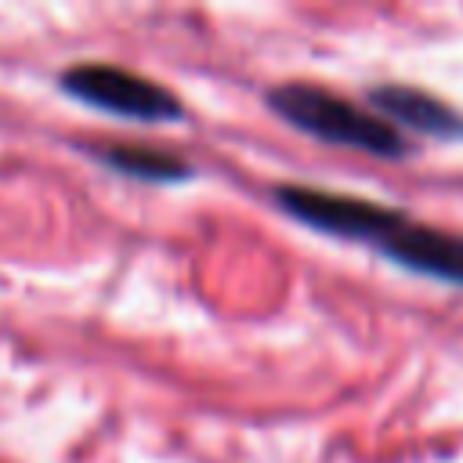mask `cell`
Instances as JSON below:
<instances>
[{
  "label": "cell",
  "instance_id": "obj_1",
  "mask_svg": "<svg viewBox=\"0 0 463 463\" xmlns=\"http://www.w3.org/2000/svg\"><path fill=\"white\" fill-rule=\"evenodd\" d=\"M268 105L289 127L326 145H340L376 159H405L412 152L402 130L387 127L376 112L315 83H279L268 90Z\"/></svg>",
  "mask_w": 463,
  "mask_h": 463
},
{
  "label": "cell",
  "instance_id": "obj_2",
  "mask_svg": "<svg viewBox=\"0 0 463 463\" xmlns=\"http://www.w3.org/2000/svg\"><path fill=\"white\" fill-rule=\"evenodd\" d=\"M61 87L65 94L80 98L90 109L137 123H174L184 112L181 101L163 83L112 61H80L61 72Z\"/></svg>",
  "mask_w": 463,
  "mask_h": 463
},
{
  "label": "cell",
  "instance_id": "obj_3",
  "mask_svg": "<svg viewBox=\"0 0 463 463\" xmlns=\"http://www.w3.org/2000/svg\"><path fill=\"white\" fill-rule=\"evenodd\" d=\"M275 203L282 213H289L293 221H300L322 235L369 242V246H376L383 239V232L402 217V210H394V206H383V203H373L362 195L315 188V184H279Z\"/></svg>",
  "mask_w": 463,
  "mask_h": 463
},
{
  "label": "cell",
  "instance_id": "obj_4",
  "mask_svg": "<svg viewBox=\"0 0 463 463\" xmlns=\"http://www.w3.org/2000/svg\"><path fill=\"white\" fill-rule=\"evenodd\" d=\"M376 250L405 271H416L423 279H438V282H449V286L463 289V235L420 224L409 213H402L383 232Z\"/></svg>",
  "mask_w": 463,
  "mask_h": 463
},
{
  "label": "cell",
  "instance_id": "obj_5",
  "mask_svg": "<svg viewBox=\"0 0 463 463\" xmlns=\"http://www.w3.org/2000/svg\"><path fill=\"white\" fill-rule=\"evenodd\" d=\"M369 112H376L387 127H405L412 134H423V137H438V141H459L463 137V116L420 90V87H405V83H380L369 90Z\"/></svg>",
  "mask_w": 463,
  "mask_h": 463
},
{
  "label": "cell",
  "instance_id": "obj_6",
  "mask_svg": "<svg viewBox=\"0 0 463 463\" xmlns=\"http://www.w3.org/2000/svg\"><path fill=\"white\" fill-rule=\"evenodd\" d=\"M98 159L109 163L112 170L134 177V181H156V184H174L192 177V163L181 159L177 152L156 148V145H105L98 148Z\"/></svg>",
  "mask_w": 463,
  "mask_h": 463
}]
</instances>
